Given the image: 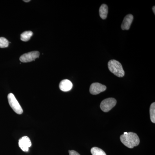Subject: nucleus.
Wrapping results in <instances>:
<instances>
[{"instance_id":"obj_8","label":"nucleus","mask_w":155,"mask_h":155,"mask_svg":"<svg viewBox=\"0 0 155 155\" xmlns=\"http://www.w3.org/2000/svg\"><path fill=\"white\" fill-rule=\"evenodd\" d=\"M133 18L132 14H128L125 16L121 25V28L122 30H129L133 21Z\"/></svg>"},{"instance_id":"obj_16","label":"nucleus","mask_w":155,"mask_h":155,"mask_svg":"<svg viewBox=\"0 0 155 155\" xmlns=\"http://www.w3.org/2000/svg\"><path fill=\"white\" fill-rule=\"evenodd\" d=\"M153 11L154 14H155V6H153Z\"/></svg>"},{"instance_id":"obj_5","label":"nucleus","mask_w":155,"mask_h":155,"mask_svg":"<svg viewBox=\"0 0 155 155\" xmlns=\"http://www.w3.org/2000/svg\"><path fill=\"white\" fill-rule=\"evenodd\" d=\"M40 53L38 51H34L23 54L19 58V60L22 63H28L35 61L36 58H38Z\"/></svg>"},{"instance_id":"obj_10","label":"nucleus","mask_w":155,"mask_h":155,"mask_svg":"<svg viewBox=\"0 0 155 155\" xmlns=\"http://www.w3.org/2000/svg\"><path fill=\"white\" fill-rule=\"evenodd\" d=\"M108 12V6L105 4H103L99 9L100 17L103 19H105L107 16Z\"/></svg>"},{"instance_id":"obj_17","label":"nucleus","mask_w":155,"mask_h":155,"mask_svg":"<svg viewBox=\"0 0 155 155\" xmlns=\"http://www.w3.org/2000/svg\"><path fill=\"white\" fill-rule=\"evenodd\" d=\"M23 2H30V0H24Z\"/></svg>"},{"instance_id":"obj_15","label":"nucleus","mask_w":155,"mask_h":155,"mask_svg":"<svg viewBox=\"0 0 155 155\" xmlns=\"http://www.w3.org/2000/svg\"><path fill=\"white\" fill-rule=\"evenodd\" d=\"M69 155H80L75 150H69Z\"/></svg>"},{"instance_id":"obj_13","label":"nucleus","mask_w":155,"mask_h":155,"mask_svg":"<svg viewBox=\"0 0 155 155\" xmlns=\"http://www.w3.org/2000/svg\"><path fill=\"white\" fill-rule=\"evenodd\" d=\"M150 116L151 122L155 123V103H152L151 105L150 109Z\"/></svg>"},{"instance_id":"obj_12","label":"nucleus","mask_w":155,"mask_h":155,"mask_svg":"<svg viewBox=\"0 0 155 155\" xmlns=\"http://www.w3.org/2000/svg\"><path fill=\"white\" fill-rule=\"evenodd\" d=\"M91 152L92 155H107L103 150L97 147L92 148Z\"/></svg>"},{"instance_id":"obj_1","label":"nucleus","mask_w":155,"mask_h":155,"mask_svg":"<svg viewBox=\"0 0 155 155\" xmlns=\"http://www.w3.org/2000/svg\"><path fill=\"white\" fill-rule=\"evenodd\" d=\"M120 140L124 145L129 148H133L140 143V139L137 134L133 132H128L127 134L120 136Z\"/></svg>"},{"instance_id":"obj_11","label":"nucleus","mask_w":155,"mask_h":155,"mask_svg":"<svg viewBox=\"0 0 155 155\" xmlns=\"http://www.w3.org/2000/svg\"><path fill=\"white\" fill-rule=\"evenodd\" d=\"M33 35V32L30 31H25L22 33L20 35L21 40L23 41H27L30 40L31 37Z\"/></svg>"},{"instance_id":"obj_9","label":"nucleus","mask_w":155,"mask_h":155,"mask_svg":"<svg viewBox=\"0 0 155 155\" xmlns=\"http://www.w3.org/2000/svg\"><path fill=\"white\" fill-rule=\"evenodd\" d=\"M73 84L68 79H64L60 82L59 87L62 91H69L72 89Z\"/></svg>"},{"instance_id":"obj_14","label":"nucleus","mask_w":155,"mask_h":155,"mask_svg":"<svg viewBox=\"0 0 155 155\" xmlns=\"http://www.w3.org/2000/svg\"><path fill=\"white\" fill-rule=\"evenodd\" d=\"M9 45V41L4 37H0V48H5Z\"/></svg>"},{"instance_id":"obj_18","label":"nucleus","mask_w":155,"mask_h":155,"mask_svg":"<svg viewBox=\"0 0 155 155\" xmlns=\"http://www.w3.org/2000/svg\"><path fill=\"white\" fill-rule=\"evenodd\" d=\"M127 132H124V134H127Z\"/></svg>"},{"instance_id":"obj_4","label":"nucleus","mask_w":155,"mask_h":155,"mask_svg":"<svg viewBox=\"0 0 155 155\" xmlns=\"http://www.w3.org/2000/svg\"><path fill=\"white\" fill-rule=\"evenodd\" d=\"M116 101L114 98H108L104 100L101 104V109L104 112H108L116 106Z\"/></svg>"},{"instance_id":"obj_2","label":"nucleus","mask_w":155,"mask_h":155,"mask_svg":"<svg viewBox=\"0 0 155 155\" xmlns=\"http://www.w3.org/2000/svg\"><path fill=\"white\" fill-rule=\"evenodd\" d=\"M109 70L117 77H122L125 75L122 64L119 61L115 60H110L108 63Z\"/></svg>"},{"instance_id":"obj_6","label":"nucleus","mask_w":155,"mask_h":155,"mask_svg":"<svg viewBox=\"0 0 155 155\" xmlns=\"http://www.w3.org/2000/svg\"><path fill=\"white\" fill-rule=\"evenodd\" d=\"M107 89L105 85H103L101 84L94 83L92 84L90 87V92L93 95H97L104 91Z\"/></svg>"},{"instance_id":"obj_3","label":"nucleus","mask_w":155,"mask_h":155,"mask_svg":"<svg viewBox=\"0 0 155 155\" xmlns=\"http://www.w3.org/2000/svg\"><path fill=\"white\" fill-rule=\"evenodd\" d=\"M8 98L9 105L13 110L16 114L19 115L22 114L23 113V110L14 94L12 93L9 94L8 96Z\"/></svg>"},{"instance_id":"obj_7","label":"nucleus","mask_w":155,"mask_h":155,"mask_svg":"<svg viewBox=\"0 0 155 155\" xmlns=\"http://www.w3.org/2000/svg\"><path fill=\"white\" fill-rule=\"evenodd\" d=\"M19 146L23 151L28 152L31 146L30 138L27 136H23L19 140Z\"/></svg>"}]
</instances>
